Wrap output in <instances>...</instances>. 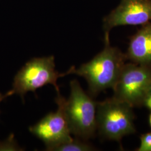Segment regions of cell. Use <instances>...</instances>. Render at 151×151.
I'll return each mask as SVG.
<instances>
[{
  "mask_svg": "<svg viewBox=\"0 0 151 151\" xmlns=\"http://www.w3.org/2000/svg\"><path fill=\"white\" fill-rule=\"evenodd\" d=\"M105 47L90 61L84 63L72 73L84 78L88 85L89 95L95 97L108 88H113L127 60L125 54L104 40Z\"/></svg>",
  "mask_w": 151,
  "mask_h": 151,
  "instance_id": "1",
  "label": "cell"
},
{
  "mask_svg": "<svg viewBox=\"0 0 151 151\" xmlns=\"http://www.w3.org/2000/svg\"><path fill=\"white\" fill-rule=\"evenodd\" d=\"M70 93L66 100L60 91L57 96L62 104L71 134L83 140L93 138L97 130V102L82 88L76 80L70 82Z\"/></svg>",
  "mask_w": 151,
  "mask_h": 151,
  "instance_id": "2",
  "label": "cell"
},
{
  "mask_svg": "<svg viewBox=\"0 0 151 151\" xmlns=\"http://www.w3.org/2000/svg\"><path fill=\"white\" fill-rule=\"evenodd\" d=\"M133 107L113 97L97 102L96 123L100 135L109 140L120 141L136 132Z\"/></svg>",
  "mask_w": 151,
  "mask_h": 151,
  "instance_id": "3",
  "label": "cell"
},
{
  "mask_svg": "<svg viewBox=\"0 0 151 151\" xmlns=\"http://www.w3.org/2000/svg\"><path fill=\"white\" fill-rule=\"evenodd\" d=\"M74 68L75 66H72L66 72L60 73L55 70L53 55L34 58L17 72L14 78L12 90L22 100L28 92H35L37 89L48 84L52 85L57 92H59L58 79L72 73Z\"/></svg>",
  "mask_w": 151,
  "mask_h": 151,
  "instance_id": "4",
  "label": "cell"
},
{
  "mask_svg": "<svg viewBox=\"0 0 151 151\" xmlns=\"http://www.w3.org/2000/svg\"><path fill=\"white\" fill-rule=\"evenodd\" d=\"M151 88V66L127 63L124 65L113 88V96L133 108L140 106Z\"/></svg>",
  "mask_w": 151,
  "mask_h": 151,
  "instance_id": "5",
  "label": "cell"
},
{
  "mask_svg": "<svg viewBox=\"0 0 151 151\" xmlns=\"http://www.w3.org/2000/svg\"><path fill=\"white\" fill-rule=\"evenodd\" d=\"M55 101L58 105L57 111L47 114L29 128L30 133L43 142L48 151L73 139L62 104L57 97Z\"/></svg>",
  "mask_w": 151,
  "mask_h": 151,
  "instance_id": "6",
  "label": "cell"
},
{
  "mask_svg": "<svg viewBox=\"0 0 151 151\" xmlns=\"http://www.w3.org/2000/svg\"><path fill=\"white\" fill-rule=\"evenodd\" d=\"M151 22V0H121L119 5L103 19L104 39L114 27L145 25Z\"/></svg>",
  "mask_w": 151,
  "mask_h": 151,
  "instance_id": "7",
  "label": "cell"
},
{
  "mask_svg": "<svg viewBox=\"0 0 151 151\" xmlns=\"http://www.w3.org/2000/svg\"><path fill=\"white\" fill-rule=\"evenodd\" d=\"M125 55L133 63L151 66V22L143 25L130 37Z\"/></svg>",
  "mask_w": 151,
  "mask_h": 151,
  "instance_id": "8",
  "label": "cell"
},
{
  "mask_svg": "<svg viewBox=\"0 0 151 151\" xmlns=\"http://www.w3.org/2000/svg\"><path fill=\"white\" fill-rule=\"evenodd\" d=\"M95 150V148L86 140H80V138L72 139L59 146L53 148L51 151H90Z\"/></svg>",
  "mask_w": 151,
  "mask_h": 151,
  "instance_id": "9",
  "label": "cell"
},
{
  "mask_svg": "<svg viewBox=\"0 0 151 151\" xmlns=\"http://www.w3.org/2000/svg\"><path fill=\"white\" fill-rule=\"evenodd\" d=\"M140 140V146L136 151H151V132L141 135Z\"/></svg>",
  "mask_w": 151,
  "mask_h": 151,
  "instance_id": "10",
  "label": "cell"
},
{
  "mask_svg": "<svg viewBox=\"0 0 151 151\" xmlns=\"http://www.w3.org/2000/svg\"><path fill=\"white\" fill-rule=\"evenodd\" d=\"M142 106H145L149 110H151V88L147 93V94L144 98Z\"/></svg>",
  "mask_w": 151,
  "mask_h": 151,
  "instance_id": "11",
  "label": "cell"
},
{
  "mask_svg": "<svg viewBox=\"0 0 151 151\" xmlns=\"http://www.w3.org/2000/svg\"><path fill=\"white\" fill-rule=\"evenodd\" d=\"M14 93L13 91L11 90H10L9 91L7 92L5 94H2L0 92V103H1L4 99H5L6 97H9V96H10L11 95H14Z\"/></svg>",
  "mask_w": 151,
  "mask_h": 151,
  "instance_id": "12",
  "label": "cell"
},
{
  "mask_svg": "<svg viewBox=\"0 0 151 151\" xmlns=\"http://www.w3.org/2000/svg\"><path fill=\"white\" fill-rule=\"evenodd\" d=\"M148 122H149V124H150V126L151 127V113L150 114V115H149V119H148Z\"/></svg>",
  "mask_w": 151,
  "mask_h": 151,
  "instance_id": "13",
  "label": "cell"
}]
</instances>
